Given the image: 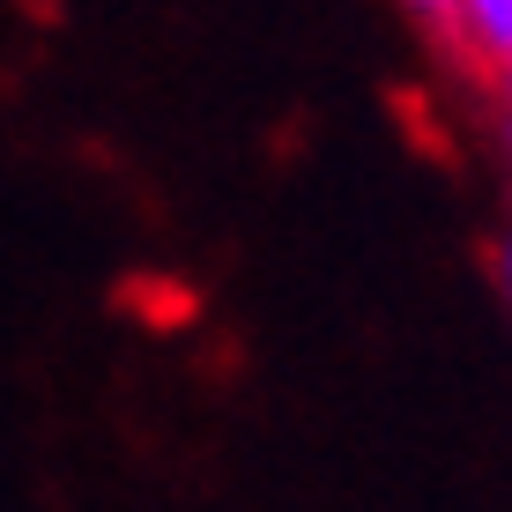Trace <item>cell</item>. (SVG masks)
<instances>
[{"label": "cell", "mask_w": 512, "mask_h": 512, "mask_svg": "<svg viewBox=\"0 0 512 512\" xmlns=\"http://www.w3.org/2000/svg\"><path fill=\"white\" fill-rule=\"evenodd\" d=\"M498 75H505V104H512V60H505V67H498Z\"/></svg>", "instance_id": "obj_4"}, {"label": "cell", "mask_w": 512, "mask_h": 512, "mask_svg": "<svg viewBox=\"0 0 512 512\" xmlns=\"http://www.w3.org/2000/svg\"><path fill=\"white\" fill-rule=\"evenodd\" d=\"M498 275H505V297H512V238H505V253H498Z\"/></svg>", "instance_id": "obj_3"}, {"label": "cell", "mask_w": 512, "mask_h": 512, "mask_svg": "<svg viewBox=\"0 0 512 512\" xmlns=\"http://www.w3.org/2000/svg\"><path fill=\"white\" fill-rule=\"evenodd\" d=\"M461 30L475 45L490 52V60H512V0H461Z\"/></svg>", "instance_id": "obj_1"}, {"label": "cell", "mask_w": 512, "mask_h": 512, "mask_svg": "<svg viewBox=\"0 0 512 512\" xmlns=\"http://www.w3.org/2000/svg\"><path fill=\"white\" fill-rule=\"evenodd\" d=\"M401 8L431 15V23H461V0H401Z\"/></svg>", "instance_id": "obj_2"}]
</instances>
